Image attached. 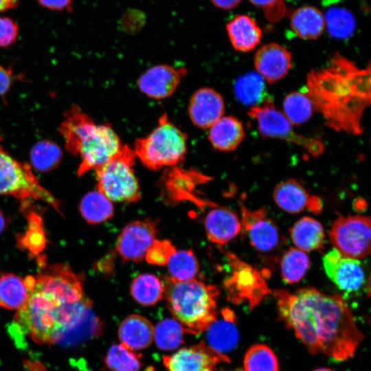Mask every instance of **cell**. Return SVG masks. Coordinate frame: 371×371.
Wrapping results in <instances>:
<instances>
[{
	"label": "cell",
	"instance_id": "1",
	"mask_svg": "<svg viewBox=\"0 0 371 371\" xmlns=\"http://www.w3.org/2000/svg\"><path fill=\"white\" fill-rule=\"evenodd\" d=\"M273 295L280 319L310 353L323 354L338 361L355 355L363 335L341 296L313 287L293 293L276 289Z\"/></svg>",
	"mask_w": 371,
	"mask_h": 371
},
{
	"label": "cell",
	"instance_id": "2",
	"mask_svg": "<svg viewBox=\"0 0 371 371\" xmlns=\"http://www.w3.org/2000/svg\"><path fill=\"white\" fill-rule=\"evenodd\" d=\"M371 68L357 64L339 52L324 67L306 76V93L326 126L337 132L361 135L363 115L370 104Z\"/></svg>",
	"mask_w": 371,
	"mask_h": 371
},
{
	"label": "cell",
	"instance_id": "3",
	"mask_svg": "<svg viewBox=\"0 0 371 371\" xmlns=\"http://www.w3.org/2000/svg\"><path fill=\"white\" fill-rule=\"evenodd\" d=\"M90 303L85 297L76 303L64 304L34 285L26 303L17 310L13 326L38 344L59 342Z\"/></svg>",
	"mask_w": 371,
	"mask_h": 371
},
{
	"label": "cell",
	"instance_id": "4",
	"mask_svg": "<svg viewBox=\"0 0 371 371\" xmlns=\"http://www.w3.org/2000/svg\"><path fill=\"white\" fill-rule=\"evenodd\" d=\"M65 116L59 131L65 138L66 149L81 157L79 176L95 170L121 152L124 145L109 124H95L76 106L66 112Z\"/></svg>",
	"mask_w": 371,
	"mask_h": 371
},
{
	"label": "cell",
	"instance_id": "5",
	"mask_svg": "<svg viewBox=\"0 0 371 371\" xmlns=\"http://www.w3.org/2000/svg\"><path fill=\"white\" fill-rule=\"evenodd\" d=\"M167 306L184 332L199 335L216 319L219 289L194 279L179 282L168 278L163 282Z\"/></svg>",
	"mask_w": 371,
	"mask_h": 371
},
{
	"label": "cell",
	"instance_id": "6",
	"mask_svg": "<svg viewBox=\"0 0 371 371\" xmlns=\"http://www.w3.org/2000/svg\"><path fill=\"white\" fill-rule=\"evenodd\" d=\"M133 150L141 162L150 170L175 167L185 159L187 135L164 114L148 135L135 141Z\"/></svg>",
	"mask_w": 371,
	"mask_h": 371
},
{
	"label": "cell",
	"instance_id": "7",
	"mask_svg": "<svg viewBox=\"0 0 371 371\" xmlns=\"http://www.w3.org/2000/svg\"><path fill=\"white\" fill-rule=\"evenodd\" d=\"M133 149L124 145L120 154L95 169L98 190L111 201L136 202L141 198L133 165Z\"/></svg>",
	"mask_w": 371,
	"mask_h": 371
},
{
	"label": "cell",
	"instance_id": "8",
	"mask_svg": "<svg viewBox=\"0 0 371 371\" xmlns=\"http://www.w3.org/2000/svg\"><path fill=\"white\" fill-rule=\"evenodd\" d=\"M248 115L256 122L258 131L264 137L278 139L295 144L306 150L313 157H319L324 152L323 142L317 137L304 136L297 133L293 125L276 107L271 99L260 105L251 107Z\"/></svg>",
	"mask_w": 371,
	"mask_h": 371
},
{
	"label": "cell",
	"instance_id": "9",
	"mask_svg": "<svg viewBox=\"0 0 371 371\" xmlns=\"http://www.w3.org/2000/svg\"><path fill=\"white\" fill-rule=\"evenodd\" d=\"M231 272L223 280L227 299L234 304H245L253 310L270 293L261 272L235 254L225 252Z\"/></svg>",
	"mask_w": 371,
	"mask_h": 371
},
{
	"label": "cell",
	"instance_id": "10",
	"mask_svg": "<svg viewBox=\"0 0 371 371\" xmlns=\"http://www.w3.org/2000/svg\"><path fill=\"white\" fill-rule=\"evenodd\" d=\"M0 195L27 201L43 200L58 209L56 200L40 184L27 164L21 163L0 146Z\"/></svg>",
	"mask_w": 371,
	"mask_h": 371
},
{
	"label": "cell",
	"instance_id": "11",
	"mask_svg": "<svg viewBox=\"0 0 371 371\" xmlns=\"http://www.w3.org/2000/svg\"><path fill=\"white\" fill-rule=\"evenodd\" d=\"M370 219L362 215L339 216L328 232L330 243L343 256L364 258L370 252Z\"/></svg>",
	"mask_w": 371,
	"mask_h": 371
},
{
	"label": "cell",
	"instance_id": "12",
	"mask_svg": "<svg viewBox=\"0 0 371 371\" xmlns=\"http://www.w3.org/2000/svg\"><path fill=\"white\" fill-rule=\"evenodd\" d=\"M240 225L243 236L250 245L260 252H270L280 244V238L278 226L267 215L265 208L249 210L243 203Z\"/></svg>",
	"mask_w": 371,
	"mask_h": 371
},
{
	"label": "cell",
	"instance_id": "13",
	"mask_svg": "<svg viewBox=\"0 0 371 371\" xmlns=\"http://www.w3.org/2000/svg\"><path fill=\"white\" fill-rule=\"evenodd\" d=\"M156 235L155 221L144 219L131 222L120 232L116 250L125 261L140 262L156 240Z\"/></svg>",
	"mask_w": 371,
	"mask_h": 371
},
{
	"label": "cell",
	"instance_id": "14",
	"mask_svg": "<svg viewBox=\"0 0 371 371\" xmlns=\"http://www.w3.org/2000/svg\"><path fill=\"white\" fill-rule=\"evenodd\" d=\"M323 266L328 278L344 293L356 292L366 282L361 262L343 256L335 248L323 257Z\"/></svg>",
	"mask_w": 371,
	"mask_h": 371
},
{
	"label": "cell",
	"instance_id": "15",
	"mask_svg": "<svg viewBox=\"0 0 371 371\" xmlns=\"http://www.w3.org/2000/svg\"><path fill=\"white\" fill-rule=\"evenodd\" d=\"M229 361L226 355L216 352L203 341L181 348L163 359L168 371H216L218 364Z\"/></svg>",
	"mask_w": 371,
	"mask_h": 371
},
{
	"label": "cell",
	"instance_id": "16",
	"mask_svg": "<svg viewBox=\"0 0 371 371\" xmlns=\"http://www.w3.org/2000/svg\"><path fill=\"white\" fill-rule=\"evenodd\" d=\"M254 63L256 72L265 81L272 84L287 75L292 67V56L282 45L270 43L256 51Z\"/></svg>",
	"mask_w": 371,
	"mask_h": 371
},
{
	"label": "cell",
	"instance_id": "17",
	"mask_svg": "<svg viewBox=\"0 0 371 371\" xmlns=\"http://www.w3.org/2000/svg\"><path fill=\"white\" fill-rule=\"evenodd\" d=\"M184 68L159 65L146 70L138 79L140 91L149 98L164 99L170 96L178 87Z\"/></svg>",
	"mask_w": 371,
	"mask_h": 371
},
{
	"label": "cell",
	"instance_id": "18",
	"mask_svg": "<svg viewBox=\"0 0 371 371\" xmlns=\"http://www.w3.org/2000/svg\"><path fill=\"white\" fill-rule=\"evenodd\" d=\"M225 103L221 95L214 89L203 87L195 91L189 102L188 113L197 127L210 128L223 116Z\"/></svg>",
	"mask_w": 371,
	"mask_h": 371
},
{
	"label": "cell",
	"instance_id": "19",
	"mask_svg": "<svg viewBox=\"0 0 371 371\" xmlns=\"http://www.w3.org/2000/svg\"><path fill=\"white\" fill-rule=\"evenodd\" d=\"M204 227L209 240L223 245L236 238L241 230L237 214L226 207L214 206L204 218Z\"/></svg>",
	"mask_w": 371,
	"mask_h": 371
},
{
	"label": "cell",
	"instance_id": "20",
	"mask_svg": "<svg viewBox=\"0 0 371 371\" xmlns=\"http://www.w3.org/2000/svg\"><path fill=\"white\" fill-rule=\"evenodd\" d=\"M226 31L233 48L238 52H248L260 43L262 30L250 16L239 14L226 25Z\"/></svg>",
	"mask_w": 371,
	"mask_h": 371
},
{
	"label": "cell",
	"instance_id": "21",
	"mask_svg": "<svg viewBox=\"0 0 371 371\" xmlns=\"http://www.w3.org/2000/svg\"><path fill=\"white\" fill-rule=\"evenodd\" d=\"M221 318H217L207 327L206 339L207 346L221 354L225 355L237 344L238 333L235 325V316L232 311H221Z\"/></svg>",
	"mask_w": 371,
	"mask_h": 371
},
{
	"label": "cell",
	"instance_id": "22",
	"mask_svg": "<svg viewBox=\"0 0 371 371\" xmlns=\"http://www.w3.org/2000/svg\"><path fill=\"white\" fill-rule=\"evenodd\" d=\"M208 139L216 150L233 151L245 137L243 123L234 116H223L210 128Z\"/></svg>",
	"mask_w": 371,
	"mask_h": 371
},
{
	"label": "cell",
	"instance_id": "23",
	"mask_svg": "<svg viewBox=\"0 0 371 371\" xmlns=\"http://www.w3.org/2000/svg\"><path fill=\"white\" fill-rule=\"evenodd\" d=\"M154 327L144 317L131 315L120 324L118 336L121 344L132 350L148 348L153 340Z\"/></svg>",
	"mask_w": 371,
	"mask_h": 371
},
{
	"label": "cell",
	"instance_id": "24",
	"mask_svg": "<svg viewBox=\"0 0 371 371\" xmlns=\"http://www.w3.org/2000/svg\"><path fill=\"white\" fill-rule=\"evenodd\" d=\"M34 282L32 276L23 279L13 273L0 275V306L10 310L21 308L28 300Z\"/></svg>",
	"mask_w": 371,
	"mask_h": 371
},
{
	"label": "cell",
	"instance_id": "25",
	"mask_svg": "<svg viewBox=\"0 0 371 371\" xmlns=\"http://www.w3.org/2000/svg\"><path fill=\"white\" fill-rule=\"evenodd\" d=\"M210 179L209 177L196 171L185 170L177 167L168 172L164 177V183L168 196L174 201L190 200L196 202L197 200L203 205L207 202L196 199L192 191L199 183H204Z\"/></svg>",
	"mask_w": 371,
	"mask_h": 371
},
{
	"label": "cell",
	"instance_id": "26",
	"mask_svg": "<svg viewBox=\"0 0 371 371\" xmlns=\"http://www.w3.org/2000/svg\"><path fill=\"white\" fill-rule=\"evenodd\" d=\"M311 196L306 188L294 179L278 183L273 192L276 205L289 214H297L307 209Z\"/></svg>",
	"mask_w": 371,
	"mask_h": 371
},
{
	"label": "cell",
	"instance_id": "27",
	"mask_svg": "<svg viewBox=\"0 0 371 371\" xmlns=\"http://www.w3.org/2000/svg\"><path fill=\"white\" fill-rule=\"evenodd\" d=\"M290 25L295 35L304 40L319 38L326 27L324 14L313 5L295 10L290 16Z\"/></svg>",
	"mask_w": 371,
	"mask_h": 371
},
{
	"label": "cell",
	"instance_id": "28",
	"mask_svg": "<svg viewBox=\"0 0 371 371\" xmlns=\"http://www.w3.org/2000/svg\"><path fill=\"white\" fill-rule=\"evenodd\" d=\"M291 240L296 248L306 252L324 247L325 232L322 225L310 216H304L290 229Z\"/></svg>",
	"mask_w": 371,
	"mask_h": 371
},
{
	"label": "cell",
	"instance_id": "29",
	"mask_svg": "<svg viewBox=\"0 0 371 371\" xmlns=\"http://www.w3.org/2000/svg\"><path fill=\"white\" fill-rule=\"evenodd\" d=\"M234 90L237 100L250 107L271 100L267 97L265 81L257 72L251 71L240 76L234 83Z\"/></svg>",
	"mask_w": 371,
	"mask_h": 371
},
{
	"label": "cell",
	"instance_id": "30",
	"mask_svg": "<svg viewBox=\"0 0 371 371\" xmlns=\"http://www.w3.org/2000/svg\"><path fill=\"white\" fill-rule=\"evenodd\" d=\"M130 291L133 299L143 306H153L159 302L164 294L162 281L153 274L143 273L135 277Z\"/></svg>",
	"mask_w": 371,
	"mask_h": 371
},
{
	"label": "cell",
	"instance_id": "31",
	"mask_svg": "<svg viewBox=\"0 0 371 371\" xmlns=\"http://www.w3.org/2000/svg\"><path fill=\"white\" fill-rule=\"evenodd\" d=\"M82 216L91 224L103 223L113 214L112 201L98 190L87 193L80 205Z\"/></svg>",
	"mask_w": 371,
	"mask_h": 371
},
{
	"label": "cell",
	"instance_id": "32",
	"mask_svg": "<svg viewBox=\"0 0 371 371\" xmlns=\"http://www.w3.org/2000/svg\"><path fill=\"white\" fill-rule=\"evenodd\" d=\"M309 267L307 254L296 247H291L284 252L280 261L282 278L287 284H296L304 277Z\"/></svg>",
	"mask_w": 371,
	"mask_h": 371
},
{
	"label": "cell",
	"instance_id": "33",
	"mask_svg": "<svg viewBox=\"0 0 371 371\" xmlns=\"http://www.w3.org/2000/svg\"><path fill=\"white\" fill-rule=\"evenodd\" d=\"M169 278L183 282L196 279L199 272V264L196 257L190 249L176 251L168 264Z\"/></svg>",
	"mask_w": 371,
	"mask_h": 371
},
{
	"label": "cell",
	"instance_id": "34",
	"mask_svg": "<svg viewBox=\"0 0 371 371\" xmlns=\"http://www.w3.org/2000/svg\"><path fill=\"white\" fill-rule=\"evenodd\" d=\"M325 25L329 34L337 39H346L355 32V19L346 8L334 6L324 14Z\"/></svg>",
	"mask_w": 371,
	"mask_h": 371
},
{
	"label": "cell",
	"instance_id": "35",
	"mask_svg": "<svg viewBox=\"0 0 371 371\" xmlns=\"http://www.w3.org/2000/svg\"><path fill=\"white\" fill-rule=\"evenodd\" d=\"M283 114L294 126L306 122L313 115L314 109L306 92L292 91L282 103Z\"/></svg>",
	"mask_w": 371,
	"mask_h": 371
},
{
	"label": "cell",
	"instance_id": "36",
	"mask_svg": "<svg viewBox=\"0 0 371 371\" xmlns=\"http://www.w3.org/2000/svg\"><path fill=\"white\" fill-rule=\"evenodd\" d=\"M184 330L175 319L166 318L154 328L153 339L157 348L162 350H173L183 343Z\"/></svg>",
	"mask_w": 371,
	"mask_h": 371
},
{
	"label": "cell",
	"instance_id": "37",
	"mask_svg": "<svg viewBox=\"0 0 371 371\" xmlns=\"http://www.w3.org/2000/svg\"><path fill=\"white\" fill-rule=\"evenodd\" d=\"M104 362L111 371H139L142 367L141 355L122 344L109 348Z\"/></svg>",
	"mask_w": 371,
	"mask_h": 371
},
{
	"label": "cell",
	"instance_id": "38",
	"mask_svg": "<svg viewBox=\"0 0 371 371\" xmlns=\"http://www.w3.org/2000/svg\"><path fill=\"white\" fill-rule=\"evenodd\" d=\"M245 371H279L277 357L272 350L262 344L251 346L244 358Z\"/></svg>",
	"mask_w": 371,
	"mask_h": 371
},
{
	"label": "cell",
	"instance_id": "39",
	"mask_svg": "<svg viewBox=\"0 0 371 371\" xmlns=\"http://www.w3.org/2000/svg\"><path fill=\"white\" fill-rule=\"evenodd\" d=\"M30 156L33 166L40 171L45 172L58 166L62 152L55 143L44 140L38 142L33 147Z\"/></svg>",
	"mask_w": 371,
	"mask_h": 371
},
{
	"label": "cell",
	"instance_id": "40",
	"mask_svg": "<svg viewBox=\"0 0 371 371\" xmlns=\"http://www.w3.org/2000/svg\"><path fill=\"white\" fill-rule=\"evenodd\" d=\"M22 240V245L36 254L45 247V240L41 229V219L36 214L30 216L29 229Z\"/></svg>",
	"mask_w": 371,
	"mask_h": 371
},
{
	"label": "cell",
	"instance_id": "41",
	"mask_svg": "<svg viewBox=\"0 0 371 371\" xmlns=\"http://www.w3.org/2000/svg\"><path fill=\"white\" fill-rule=\"evenodd\" d=\"M177 249L168 240H155L145 256L146 260L152 265H167L170 257Z\"/></svg>",
	"mask_w": 371,
	"mask_h": 371
},
{
	"label": "cell",
	"instance_id": "42",
	"mask_svg": "<svg viewBox=\"0 0 371 371\" xmlns=\"http://www.w3.org/2000/svg\"><path fill=\"white\" fill-rule=\"evenodd\" d=\"M18 32L19 27L13 20L0 16V47H7L13 43Z\"/></svg>",
	"mask_w": 371,
	"mask_h": 371
},
{
	"label": "cell",
	"instance_id": "43",
	"mask_svg": "<svg viewBox=\"0 0 371 371\" xmlns=\"http://www.w3.org/2000/svg\"><path fill=\"white\" fill-rule=\"evenodd\" d=\"M145 21L144 15L137 10H128L122 18V25L128 31L135 32L139 30Z\"/></svg>",
	"mask_w": 371,
	"mask_h": 371
},
{
	"label": "cell",
	"instance_id": "44",
	"mask_svg": "<svg viewBox=\"0 0 371 371\" xmlns=\"http://www.w3.org/2000/svg\"><path fill=\"white\" fill-rule=\"evenodd\" d=\"M43 8L56 11H71L72 0H37Z\"/></svg>",
	"mask_w": 371,
	"mask_h": 371
},
{
	"label": "cell",
	"instance_id": "45",
	"mask_svg": "<svg viewBox=\"0 0 371 371\" xmlns=\"http://www.w3.org/2000/svg\"><path fill=\"white\" fill-rule=\"evenodd\" d=\"M12 83L11 71L0 65V95H3Z\"/></svg>",
	"mask_w": 371,
	"mask_h": 371
},
{
	"label": "cell",
	"instance_id": "46",
	"mask_svg": "<svg viewBox=\"0 0 371 371\" xmlns=\"http://www.w3.org/2000/svg\"><path fill=\"white\" fill-rule=\"evenodd\" d=\"M216 7L222 10H231L236 7L242 0H210Z\"/></svg>",
	"mask_w": 371,
	"mask_h": 371
},
{
	"label": "cell",
	"instance_id": "47",
	"mask_svg": "<svg viewBox=\"0 0 371 371\" xmlns=\"http://www.w3.org/2000/svg\"><path fill=\"white\" fill-rule=\"evenodd\" d=\"M279 0H249L253 5L261 8H270L278 2Z\"/></svg>",
	"mask_w": 371,
	"mask_h": 371
},
{
	"label": "cell",
	"instance_id": "48",
	"mask_svg": "<svg viewBox=\"0 0 371 371\" xmlns=\"http://www.w3.org/2000/svg\"><path fill=\"white\" fill-rule=\"evenodd\" d=\"M19 0H0V12L15 8Z\"/></svg>",
	"mask_w": 371,
	"mask_h": 371
},
{
	"label": "cell",
	"instance_id": "49",
	"mask_svg": "<svg viewBox=\"0 0 371 371\" xmlns=\"http://www.w3.org/2000/svg\"><path fill=\"white\" fill-rule=\"evenodd\" d=\"M4 227H5L4 217L0 211V233L3 231Z\"/></svg>",
	"mask_w": 371,
	"mask_h": 371
},
{
	"label": "cell",
	"instance_id": "50",
	"mask_svg": "<svg viewBox=\"0 0 371 371\" xmlns=\"http://www.w3.org/2000/svg\"><path fill=\"white\" fill-rule=\"evenodd\" d=\"M314 371H333V370L329 368H322L316 369Z\"/></svg>",
	"mask_w": 371,
	"mask_h": 371
}]
</instances>
